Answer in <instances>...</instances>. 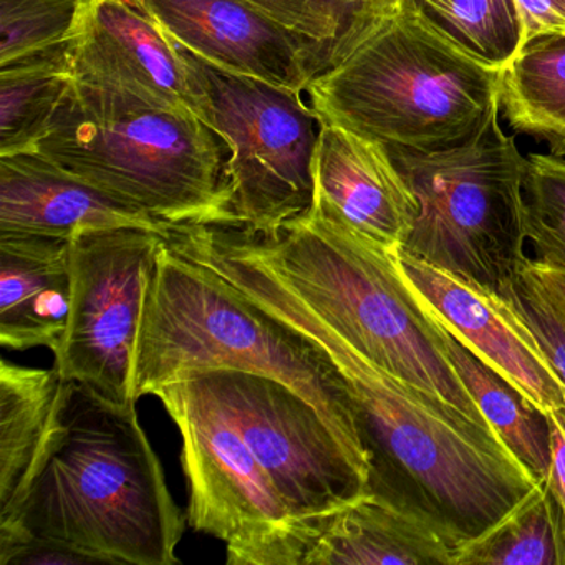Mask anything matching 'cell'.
Listing matches in <instances>:
<instances>
[{
    "label": "cell",
    "mask_w": 565,
    "mask_h": 565,
    "mask_svg": "<svg viewBox=\"0 0 565 565\" xmlns=\"http://www.w3.org/2000/svg\"><path fill=\"white\" fill-rule=\"evenodd\" d=\"M34 153L167 226H234L230 148L198 117L75 77Z\"/></svg>",
    "instance_id": "5"
},
{
    "label": "cell",
    "mask_w": 565,
    "mask_h": 565,
    "mask_svg": "<svg viewBox=\"0 0 565 565\" xmlns=\"http://www.w3.org/2000/svg\"><path fill=\"white\" fill-rule=\"evenodd\" d=\"M181 47L214 67L306 94L322 72L299 35L243 0H141Z\"/></svg>",
    "instance_id": "14"
},
{
    "label": "cell",
    "mask_w": 565,
    "mask_h": 565,
    "mask_svg": "<svg viewBox=\"0 0 565 565\" xmlns=\"http://www.w3.org/2000/svg\"><path fill=\"white\" fill-rule=\"evenodd\" d=\"M244 4L299 35L319 57L322 72L342 61L399 0H243Z\"/></svg>",
    "instance_id": "24"
},
{
    "label": "cell",
    "mask_w": 565,
    "mask_h": 565,
    "mask_svg": "<svg viewBox=\"0 0 565 565\" xmlns=\"http://www.w3.org/2000/svg\"><path fill=\"white\" fill-rule=\"evenodd\" d=\"M524 42L544 34H565V0H515Z\"/></svg>",
    "instance_id": "31"
},
{
    "label": "cell",
    "mask_w": 565,
    "mask_h": 565,
    "mask_svg": "<svg viewBox=\"0 0 565 565\" xmlns=\"http://www.w3.org/2000/svg\"><path fill=\"white\" fill-rule=\"evenodd\" d=\"M396 260L416 292L479 359L519 390L539 412L565 408V383L514 303L396 247Z\"/></svg>",
    "instance_id": "13"
},
{
    "label": "cell",
    "mask_w": 565,
    "mask_h": 565,
    "mask_svg": "<svg viewBox=\"0 0 565 565\" xmlns=\"http://www.w3.org/2000/svg\"><path fill=\"white\" fill-rule=\"evenodd\" d=\"M237 231L267 267L366 359L489 425L449 362L435 313L406 279L396 249L316 207L273 236Z\"/></svg>",
    "instance_id": "4"
},
{
    "label": "cell",
    "mask_w": 565,
    "mask_h": 565,
    "mask_svg": "<svg viewBox=\"0 0 565 565\" xmlns=\"http://www.w3.org/2000/svg\"><path fill=\"white\" fill-rule=\"evenodd\" d=\"M502 297L511 300L537 337L552 365L565 383V322L534 280L522 270Z\"/></svg>",
    "instance_id": "28"
},
{
    "label": "cell",
    "mask_w": 565,
    "mask_h": 565,
    "mask_svg": "<svg viewBox=\"0 0 565 565\" xmlns=\"http://www.w3.org/2000/svg\"><path fill=\"white\" fill-rule=\"evenodd\" d=\"M221 369L270 376L296 390L369 472L349 386L329 355L164 241L138 329L135 396L153 395L190 373Z\"/></svg>",
    "instance_id": "3"
},
{
    "label": "cell",
    "mask_w": 565,
    "mask_h": 565,
    "mask_svg": "<svg viewBox=\"0 0 565 565\" xmlns=\"http://www.w3.org/2000/svg\"><path fill=\"white\" fill-rule=\"evenodd\" d=\"M524 204L531 260L565 269V157L529 154Z\"/></svg>",
    "instance_id": "26"
},
{
    "label": "cell",
    "mask_w": 565,
    "mask_h": 565,
    "mask_svg": "<svg viewBox=\"0 0 565 565\" xmlns=\"http://www.w3.org/2000/svg\"><path fill=\"white\" fill-rule=\"evenodd\" d=\"M501 110L512 128L551 145L565 157V34H544L522 44L502 71Z\"/></svg>",
    "instance_id": "21"
},
{
    "label": "cell",
    "mask_w": 565,
    "mask_h": 565,
    "mask_svg": "<svg viewBox=\"0 0 565 565\" xmlns=\"http://www.w3.org/2000/svg\"><path fill=\"white\" fill-rule=\"evenodd\" d=\"M82 565L98 564L90 555L58 542L29 539L6 555H0V565Z\"/></svg>",
    "instance_id": "30"
},
{
    "label": "cell",
    "mask_w": 565,
    "mask_h": 565,
    "mask_svg": "<svg viewBox=\"0 0 565 565\" xmlns=\"http://www.w3.org/2000/svg\"><path fill=\"white\" fill-rule=\"evenodd\" d=\"M525 274L534 280L545 299L557 310L565 322V269L564 267L544 266L529 259L524 266Z\"/></svg>",
    "instance_id": "32"
},
{
    "label": "cell",
    "mask_w": 565,
    "mask_h": 565,
    "mask_svg": "<svg viewBox=\"0 0 565 565\" xmlns=\"http://www.w3.org/2000/svg\"><path fill=\"white\" fill-rule=\"evenodd\" d=\"M167 236L115 227L71 239L72 312L55 369L111 402L137 403L135 347L151 274Z\"/></svg>",
    "instance_id": "10"
},
{
    "label": "cell",
    "mask_w": 565,
    "mask_h": 565,
    "mask_svg": "<svg viewBox=\"0 0 565 565\" xmlns=\"http://www.w3.org/2000/svg\"><path fill=\"white\" fill-rule=\"evenodd\" d=\"M186 519L138 422L137 403L111 402L65 380L31 481L0 515V555L39 539L98 564L173 565Z\"/></svg>",
    "instance_id": "2"
},
{
    "label": "cell",
    "mask_w": 565,
    "mask_h": 565,
    "mask_svg": "<svg viewBox=\"0 0 565 565\" xmlns=\"http://www.w3.org/2000/svg\"><path fill=\"white\" fill-rule=\"evenodd\" d=\"M188 376L236 426L294 521L326 518L369 494V472L319 409L286 383L233 369Z\"/></svg>",
    "instance_id": "9"
},
{
    "label": "cell",
    "mask_w": 565,
    "mask_h": 565,
    "mask_svg": "<svg viewBox=\"0 0 565 565\" xmlns=\"http://www.w3.org/2000/svg\"><path fill=\"white\" fill-rule=\"evenodd\" d=\"M456 565H564L557 512L544 482L484 534L462 544Z\"/></svg>",
    "instance_id": "25"
},
{
    "label": "cell",
    "mask_w": 565,
    "mask_h": 565,
    "mask_svg": "<svg viewBox=\"0 0 565 565\" xmlns=\"http://www.w3.org/2000/svg\"><path fill=\"white\" fill-rule=\"evenodd\" d=\"M180 429L190 482L188 524L227 545V564L257 565L294 524L269 476L236 426L194 376L154 390Z\"/></svg>",
    "instance_id": "11"
},
{
    "label": "cell",
    "mask_w": 565,
    "mask_h": 565,
    "mask_svg": "<svg viewBox=\"0 0 565 565\" xmlns=\"http://www.w3.org/2000/svg\"><path fill=\"white\" fill-rule=\"evenodd\" d=\"M313 174L317 211L390 249L405 244L418 204L386 145L322 121Z\"/></svg>",
    "instance_id": "15"
},
{
    "label": "cell",
    "mask_w": 565,
    "mask_h": 565,
    "mask_svg": "<svg viewBox=\"0 0 565 565\" xmlns=\"http://www.w3.org/2000/svg\"><path fill=\"white\" fill-rule=\"evenodd\" d=\"M68 52L81 81L204 121V92L186 51L141 0H81Z\"/></svg>",
    "instance_id": "12"
},
{
    "label": "cell",
    "mask_w": 565,
    "mask_h": 565,
    "mask_svg": "<svg viewBox=\"0 0 565 565\" xmlns=\"http://www.w3.org/2000/svg\"><path fill=\"white\" fill-rule=\"evenodd\" d=\"M433 313L439 326L446 355L478 405L479 412L501 436L518 461L531 472L532 478L544 482L551 466L547 416L539 412L504 376L499 375L491 365L465 345L445 326L435 310Z\"/></svg>",
    "instance_id": "20"
},
{
    "label": "cell",
    "mask_w": 565,
    "mask_h": 565,
    "mask_svg": "<svg viewBox=\"0 0 565 565\" xmlns=\"http://www.w3.org/2000/svg\"><path fill=\"white\" fill-rule=\"evenodd\" d=\"M545 416L551 435V466L544 484L557 512L565 565V408L555 409Z\"/></svg>",
    "instance_id": "29"
},
{
    "label": "cell",
    "mask_w": 565,
    "mask_h": 565,
    "mask_svg": "<svg viewBox=\"0 0 565 565\" xmlns=\"http://www.w3.org/2000/svg\"><path fill=\"white\" fill-rule=\"evenodd\" d=\"M65 380L57 369L0 362V515L31 481L57 418Z\"/></svg>",
    "instance_id": "19"
},
{
    "label": "cell",
    "mask_w": 565,
    "mask_h": 565,
    "mask_svg": "<svg viewBox=\"0 0 565 565\" xmlns=\"http://www.w3.org/2000/svg\"><path fill=\"white\" fill-rule=\"evenodd\" d=\"M501 71L446 44L406 9L383 19L306 90L320 120L390 147L445 150L494 110Z\"/></svg>",
    "instance_id": "6"
},
{
    "label": "cell",
    "mask_w": 565,
    "mask_h": 565,
    "mask_svg": "<svg viewBox=\"0 0 565 565\" xmlns=\"http://www.w3.org/2000/svg\"><path fill=\"white\" fill-rule=\"evenodd\" d=\"M446 44L472 61L504 71L524 44L515 0H399Z\"/></svg>",
    "instance_id": "23"
},
{
    "label": "cell",
    "mask_w": 565,
    "mask_h": 565,
    "mask_svg": "<svg viewBox=\"0 0 565 565\" xmlns=\"http://www.w3.org/2000/svg\"><path fill=\"white\" fill-rule=\"evenodd\" d=\"M141 227L168 236L171 226L35 153L0 157V233L68 239L94 230Z\"/></svg>",
    "instance_id": "16"
},
{
    "label": "cell",
    "mask_w": 565,
    "mask_h": 565,
    "mask_svg": "<svg viewBox=\"0 0 565 565\" xmlns=\"http://www.w3.org/2000/svg\"><path fill=\"white\" fill-rule=\"evenodd\" d=\"M458 548L425 515L369 492L320 519L302 565H456Z\"/></svg>",
    "instance_id": "18"
},
{
    "label": "cell",
    "mask_w": 565,
    "mask_h": 565,
    "mask_svg": "<svg viewBox=\"0 0 565 565\" xmlns=\"http://www.w3.org/2000/svg\"><path fill=\"white\" fill-rule=\"evenodd\" d=\"M224 280L332 360L369 456L370 494L425 515L461 547L537 484L492 426L366 359L256 254H237Z\"/></svg>",
    "instance_id": "1"
},
{
    "label": "cell",
    "mask_w": 565,
    "mask_h": 565,
    "mask_svg": "<svg viewBox=\"0 0 565 565\" xmlns=\"http://www.w3.org/2000/svg\"><path fill=\"white\" fill-rule=\"evenodd\" d=\"M72 312L71 241L0 233V343L57 352Z\"/></svg>",
    "instance_id": "17"
},
{
    "label": "cell",
    "mask_w": 565,
    "mask_h": 565,
    "mask_svg": "<svg viewBox=\"0 0 565 565\" xmlns=\"http://www.w3.org/2000/svg\"><path fill=\"white\" fill-rule=\"evenodd\" d=\"M494 108L471 137L445 150L390 147L418 204L402 249L499 296L521 276L525 254L527 158Z\"/></svg>",
    "instance_id": "7"
},
{
    "label": "cell",
    "mask_w": 565,
    "mask_h": 565,
    "mask_svg": "<svg viewBox=\"0 0 565 565\" xmlns=\"http://www.w3.org/2000/svg\"><path fill=\"white\" fill-rule=\"evenodd\" d=\"M78 11L81 0H0V67L67 42Z\"/></svg>",
    "instance_id": "27"
},
{
    "label": "cell",
    "mask_w": 565,
    "mask_h": 565,
    "mask_svg": "<svg viewBox=\"0 0 565 565\" xmlns=\"http://www.w3.org/2000/svg\"><path fill=\"white\" fill-rule=\"evenodd\" d=\"M186 55L204 92V124L230 148L234 226L273 236L309 214L322 120L303 100L306 94L223 71L190 51Z\"/></svg>",
    "instance_id": "8"
},
{
    "label": "cell",
    "mask_w": 565,
    "mask_h": 565,
    "mask_svg": "<svg viewBox=\"0 0 565 565\" xmlns=\"http://www.w3.org/2000/svg\"><path fill=\"white\" fill-rule=\"evenodd\" d=\"M74 81L68 41L0 67V157L34 153Z\"/></svg>",
    "instance_id": "22"
}]
</instances>
